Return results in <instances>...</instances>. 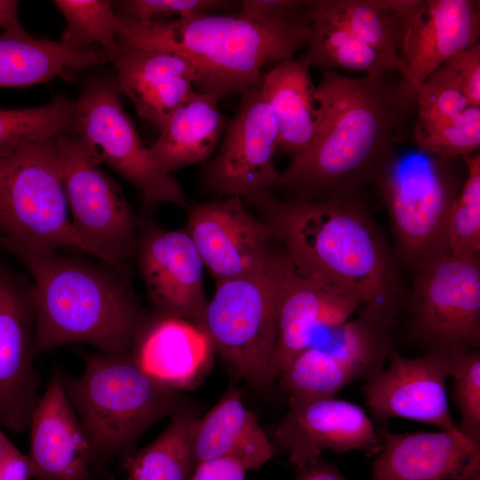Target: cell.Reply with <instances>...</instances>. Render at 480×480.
Wrapping results in <instances>:
<instances>
[{
    "label": "cell",
    "mask_w": 480,
    "mask_h": 480,
    "mask_svg": "<svg viewBox=\"0 0 480 480\" xmlns=\"http://www.w3.org/2000/svg\"><path fill=\"white\" fill-rule=\"evenodd\" d=\"M388 75L322 71L314 91L315 137L276 188L309 200H356L365 188H379L398 158L396 130L416 107L415 89Z\"/></svg>",
    "instance_id": "6da1fadb"
},
{
    "label": "cell",
    "mask_w": 480,
    "mask_h": 480,
    "mask_svg": "<svg viewBox=\"0 0 480 480\" xmlns=\"http://www.w3.org/2000/svg\"><path fill=\"white\" fill-rule=\"evenodd\" d=\"M244 199L261 213L295 273L391 318L400 295L383 238L356 200L280 201L268 190Z\"/></svg>",
    "instance_id": "7a4b0ae2"
},
{
    "label": "cell",
    "mask_w": 480,
    "mask_h": 480,
    "mask_svg": "<svg viewBox=\"0 0 480 480\" xmlns=\"http://www.w3.org/2000/svg\"><path fill=\"white\" fill-rule=\"evenodd\" d=\"M309 35V9L287 17L268 18L237 10L194 14L171 22L137 23L119 16L116 21L119 50L178 55L193 69L197 91L219 100L255 85L268 65L292 59L307 47Z\"/></svg>",
    "instance_id": "3957f363"
},
{
    "label": "cell",
    "mask_w": 480,
    "mask_h": 480,
    "mask_svg": "<svg viewBox=\"0 0 480 480\" xmlns=\"http://www.w3.org/2000/svg\"><path fill=\"white\" fill-rule=\"evenodd\" d=\"M10 252L32 279L37 355L71 344L105 354L134 348L149 320L124 276L58 252Z\"/></svg>",
    "instance_id": "277c9868"
},
{
    "label": "cell",
    "mask_w": 480,
    "mask_h": 480,
    "mask_svg": "<svg viewBox=\"0 0 480 480\" xmlns=\"http://www.w3.org/2000/svg\"><path fill=\"white\" fill-rule=\"evenodd\" d=\"M84 362L79 377L60 374L61 382L99 473L132 453L151 426L185 405L178 390L145 372L132 351L87 354Z\"/></svg>",
    "instance_id": "5b68a950"
},
{
    "label": "cell",
    "mask_w": 480,
    "mask_h": 480,
    "mask_svg": "<svg viewBox=\"0 0 480 480\" xmlns=\"http://www.w3.org/2000/svg\"><path fill=\"white\" fill-rule=\"evenodd\" d=\"M293 267L284 250L275 251L259 271L216 284L198 328L236 374L258 389L277 376L278 311Z\"/></svg>",
    "instance_id": "8992f818"
},
{
    "label": "cell",
    "mask_w": 480,
    "mask_h": 480,
    "mask_svg": "<svg viewBox=\"0 0 480 480\" xmlns=\"http://www.w3.org/2000/svg\"><path fill=\"white\" fill-rule=\"evenodd\" d=\"M55 138L0 158V244L9 251L71 248L94 257L69 217Z\"/></svg>",
    "instance_id": "52a82bcc"
},
{
    "label": "cell",
    "mask_w": 480,
    "mask_h": 480,
    "mask_svg": "<svg viewBox=\"0 0 480 480\" xmlns=\"http://www.w3.org/2000/svg\"><path fill=\"white\" fill-rule=\"evenodd\" d=\"M116 79L99 76L85 82L74 100L69 132L99 164H105L148 202L188 208L179 182L155 160L124 110Z\"/></svg>",
    "instance_id": "ba28073f"
},
{
    "label": "cell",
    "mask_w": 480,
    "mask_h": 480,
    "mask_svg": "<svg viewBox=\"0 0 480 480\" xmlns=\"http://www.w3.org/2000/svg\"><path fill=\"white\" fill-rule=\"evenodd\" d=\"M451 160L423 153L398 157L379 186L399 252L414 271L450 254L448 218L462 185Z\"/></svg>",
    "instance_id": "9c48e42d"
},
{
    "label": "cell",
    "mask_w": 480,
    "mask_h": 480,
    "mask_svg": "<svg viewBox=\"0 0 480 480\" xmlns=\"http://www.w3.org/2000/svg\"><path fill=\"white\" fill-rule=\"evenodd\" d=\"M55 141L75 230L95 258L124 276L138 241L130 204L75 136L66 132Z\"/></svg>",
    "instance_id": "30bf717a"
},
{
    "label": "cell",
    "mask_w": 480,
    "mask_h": 480,
    "mask_svg": "<svg viewBox=\"0 0 480 480\" xmlns=\"http://www.w3.org/2000/svg\"><path fill=\"white\" fill-rule=\"evenodd\" d=\"M391 318L364 308L327 330L324 340L298 355L279 375L289 397H334L348 384L383 368L391 351Z\"/></svg>",
    "instance_id": "8fae6325"
},
{
    "label": "cell",
    "mask_w": 480,
    "mask_h": 480,
    "mask_svg": "<svg viewBox=\"0 0 480 480\" xmlns=\"http://www.w3.org/2000/svg\"><path fill=\"white\" fill-rule=\"evenodd\" d=\"M413 324L431 350L462 352L480 343V259L443 255L415 270Z\"/></svg>",
    "instance_id": "7c38bea8"
},
{
    "label": "cell",
    "mask_w": 480,
    "mask_h": 480,
    "mask_svg": "<svg viewBox=\"0 0 480 480\" xmlns=\"http://www.w3.org/2000/svg\"><path fill=\"white\" fill-rule=\"evenodd\" d=\"M241 96L236 113L226 124L220 147L200 174L204 191L224 197L244 198L276 188L280 178L274 164L278 126L264 99L261 80Z\"/></svg>",
    "instance_id": "4fadbf2b"
},
{
    "label": "cell",
    "mask_w": 480,
    "mask_h": 480,
    "mask_svg": "<svg viewBox=\"0 0 480 480\" xmlns=\"http://www.w3.org/2000/svg\"><path fill=\"white\" fill-rule=\"evenodd\" d=\"M31 284L0 266V426L28 428L40 395Z\"/></svg>",
    "instance_id": "5bb4252c"
},
{
    "label": "cell",
    "mask_w": 480,
    "mask_h": 480,
    "mask_svg": "<svg viewBox=\"0 0 480 480\" xmlns=\"http://www.w3.org/2000/svg\"><path fill=\"white\" fill-rule=\"evenodd\" d=\"M242 199L228 196L188 206L185 230L216 284L260 270L276 251L267 225Z\"/></svg>",
    "instance_id": "9a60e30c"
},
{
    "label": "cell",
    "mask_w": 480,
    "mask_h": 480,
    "mask_svg": "<svg viewBox=\"0 0 480 480\" xmlns=\"http://www.w3.org/2000/svg\"><path fill=\"white\" fill-rule=\"evenodd\" d=\"M456 353L431 350L409 358L392 351L388 365L366 379L364 393L369 409L380 418H403L460 431L451 415L446 392Z\"/></svg>",
    "instance_id": "2e32d148"
},
{
    "label": "cell",
    "mask_w": 480,
    "mask_h": 480,
    "mask_svg": "<svg viewBox=\"0 0 480 480\" xmlns=\"http://www.w3.org/2000/svg\"><path fill=\"white\" fill-rule=\"evenodd\" d=\"M138 268L158 316L187 320L197 327L207 300L203 260L186 230L149 225L138 236Z\"/></svg>",
    "instance_id": "e0dca14e"
},
{
    "label": "cell",
    "mask_w": 480,
    "mask_h": 480,
    "mask_svg": "<svg viewBox=\"0 0 480 480\" xmlns=\"http://www.w3.org/2000/svg\"><path fill=\"white\" fill-rule=\"evenodd\" d=\"M289 409L275 432L276 442L297 468L319 460L324 450L377 453L381 436L357 404L334 397H289Z\"/></svg>",
    "instance_id": "ac0fdd59"
},
{
    "label": "cell",
    "mask_w": 480,
    "mask_h": 480,
    "mask_svg": "<svg viewBox=\"0 0 480 480\" xmlns=\"http://www.w3.org/2000/svg\"><path fill=\"white\" fill-rule=\"evenodd\" d=\"M478 4L412 0L404 20L400 77L416 89L441 65L478 44Z\"/></svg>",
    "instance_id": "d6986e66"
},
{
    "label": "cell",
    "mask_w": 480,
    "mask_h": 480,
    "mask_svg": "<svg viewBox=\"0 0 480 480\" xmlns=\"http://www.w3.org/2000/svg\"><path fill=\"white\" fill-rule=\"evenodd\" d=\"M374 480H480V444L460 431H380Z\"/></svg>",
    "instance_id": "ffe728a7"
},
{
    "label": "cell",
    "mask_w": 480,
    "mask_h": 480,
    "mask_svg": "<svg viewBox=\"0 0 480 480\" xmlns=\"http://www.w3.org/2000/svg\"><path fill=\"white\" fill-rule=\"evenodd\" d=\"M28 455L37 480H95L96 469L85 432L55 372L34 409Z\"/></svg>",
    "instance_id": "44dd1931"
},
{
    "label": "cell",
    "mask_w": 480,
    "mask_h": 480,
    "mask_svg": "<svg viewBox=\"0 0 480 480\" xmlns=\"http://www.w3.org/2000/svg\"><path fill=\"white\" fill-rule=\"evenodd\" d=\"M112 62L116 84L138 116L161 132L172 112L195 91L196 77L181 57L163 52L121 51Z\"/></svg>",
    "instance_id": "7402d4cb"
},
{
    "label": "cell",
    "mask_w": 480,
    "mask_h": 480,
    "mask_svg": "<svg viewBox=\"0 0 480 480\" xmlns=\"http://www.w3.org/2000/svg\"><path fill=\"white\" fill-rule=\"evenodd\" d=\"M361 306L356 299L298 276L289 277L279 305L276 370L279 376L320 332L343 324Z\"/></svg>",
    "instance_id": "603a6c76"
},
{
    "label": "cell",
    "mask_w": 480,
    "mask_h": 480,
    "mask_svg": "<svg viewBox=\"0 0 480 480\" xmlns=\"http://www.w3.org/2000/svg\"><path fill=\"white\" fill-rule=\"evenodd\" d=\"M241 389L231 387L193 430L195 467L215 459L233 460L246 471L257 469L276 453L254 413L244 407Z\"/></svg>",
    "instance_id": "cb8c5ba5"
},
{
    "label": "cell",
    "mask_w": 480,
    "mask_h": 480,
    "mask_svg": "<svg viewBox=\"0 0 480 480\" xmlns=\"http://www.w3.org/2000/svg\"><path fill=\"white\" fill-rule=\"evenodd\" d=\"M212 350L209 338L194 324L157 316L149 320L132 352L145 372L179 391L203 375Z\"/></svg>",
    "instance_id": "d4e9b609"
},
{
    "label": "cell",
    "mask_w": 480,
    "mask_h": 480,
    "mask_svg": "<svg viewBox=\"0 0 480 480\" xmlns=\"http://www.w3.org/2000/svg\"><path fill=\"white\" fill-rule=\"evenodd\" d=\"M109 61L100 48L74 50L60 41L36 38L25 29L0 35V87H27Z\"/></svg>",
    "instance_id": "484cf974"
},
{
    "label": "cell",
    "mask_w": 480,
    "mask_h": 480,
    "mask_svg": "<svg viewBox=\"0 0 480 480\" xmlns=\"http://www.w3.org/2000/svg\"><path fill=\"white\" fill-rule=\"evenodd\" d=\"M219 101L195 90L172 112L158 139L148 147L165 172L172 173L212 158L227 124Z\"/></svg>",
    "instance_id": "4316f807"
},
{
    "label": "cell",
    "mask_w": 480,
    "mask_h": 480,
    "mask_svg": "<svg viewBox=\"0 0 480 480\" xmlns=\"http://www.w3.org/2000/svg\"><path fill=\"white\" fill-rule=\"evenodd\" d=\"M261 90L278 126L277 148L295 156L311 144L316 131L315 86L299 60L276 63L261 79Z\"/></svg>",
    "instance_id": "83f0119b"
},
{
    "label": "cell",
    "mask_w": 480,
    "mask_h": 480,
    "mask_svg": "<svg viewBox=\"0 0 480 480\" xmlns=\"http://www.w3.org/2000/svg\"><path fill=\"white\" fill-rule=\"evenodd\" d=\"M412 0H313V10L349 29L400 71L404 20Z\"/></svg>",
    "instance_id": "f1b7e54d"
},
{
    "label": "cell",
    "mask_w": 480,
    "mask_h": 480,
    "mask_svg": "<svg viewBox=\"0 0 480 480\" xmlns=\"http://www.w3.org/2000/svg\"><path fill=\"white\" fill-rule=\"evenodd\" d=\"M198 419L184 406L150 444L122 460L128 480H190L195 468L192 436Z\"/></svg>",
    "instance_id": "f546056e"
},
{
    "label": "cell",
    "mask_w": 480,
    "mask_h": 480,
    "mask_svg": "<svg viewBox=\"0 0 480 480\" xmlns=\"http://www.w3.org/2000/svg\"><path fill=\"white\" fill-rule=\"evenodd\" d=\"M312 4V2H311ZM310 35L306 52L299 60L308 68L344 69L366 74L396 71L370 44L349 29L309 8Z\"/></svg>",
    "instance_id": "4dcf8cb0"
},
{
    "label": "cell",
    "mask_w": 480,
    "mask_h": 480,
    "mask_svg": "<svg viewBox=\"0 0 480 480\" xmlns=\"http://www.w3.org/2000/svg\"><path fill=\"white\" fill-rule=\"evenodd\" d=\"M74 100L56 96L42 106L0 108V158L16 149L68 132Z\"/></svg>",
    "instance_id": "1f68e13d"
},
{
    "label": "cell",
    "mask_w": 480,
    "mask_h": 480,
    "mask_svg": "<svg viewBox=\"0 0 480 480\" xmlns=\"http://www.w3.org/2000/svg\"><path fill=\"white\" fill-rule=\"evenodd\" d=\"M66 20L60 42L74 50L100 47L110 62L119 55L116 38V13L108 0H55Z\"/></svg>",
    "instance_id": "d6a6232c"
},
{
    "label": "cell",
    "mask_w": 480,
    "mask_h": 480,
    "mask_svg": "<svg viewBox=\"0 0 480 480\" xmlns=\"http://www.w3.org/2000/svg\"><path fill=\"white\" fill-rule=\"evenodd\" d=\"M467 174L448 218L449 253L458 257L480 255V154L462 156Z\"/></svg>",
    "instance_id": "836d02e7"
},
{
    "label": "cell",
    "mask_w": 480,
    "mask_h": 480,
    "mask_svg": "<svg viewBox=\"0 0 480 480\" xmlns=\"http://www.w3.org/2000/svg\"><path fill=\"white\" fill-rule=\"evenodd\" d=\"M412 140L431 156L452 159L475 153L480 147V107L470 106L439 124L413 131Z\"/></svg>",
    "instance_id": "e575fe53"
},
{
    "label": "cell",
    "mask_w": 480,
    "mask_h": 480,
    "mask_svg": "<svg viewBox=\"0 0 480 480\" xmlns=\"http://www.w3.org/2000/svg\"><path fill=\"white\" fill-rule=\"evenodd\" d=\"M470 106L452 79L438 68L416 89L418 115L413 131L439 124Z\"/></svg>",
    "instance_id": "d590c367"
},
{
    "label": "cell",
    "mask_w": 480,
    "mask_h": 480,
    "mask_svg": "<svg viewBox=\"0 0 480 480\" xmlns=\"http://www.w3.org/2000/svg\"><path fill=\"white\" fill-rule=\"evenodd\" d=\"M451 377L460 410L461 433L480 444V354L476 349L457 352Z\"/></svg>",
    "instance_id": "8d00e7d4"
},
{
    "label": "cell",
    "mask_w": 480,
    "mask_h": 480,
    "mask_svg": "<svg viewBox=\"0 0 480 480\" xmlns=\"http://www.w3.org/2000/svg\"><path fill=\"white\" fill-rule=\"evenodd\" d=\"M117 16L137 23H148L159 15L186 17L216 12H232L239 9V1L228 0H125L114 2Z\"/></svg>",
    "instance_id": "74e56055"
},
{
    "label": "cell",
    "mask_w": 480,
    "mask_h": 480,
    "mask_svg": "<svg viewBox=\"0 0 480 480\" xmlns=\"http://www.w3.org/2000/svg\"><path fill=\"white\" fill-rule=\"evenodd\" d=\"M441 68L455 83L469 103L480 107V45L459 52Z\"/></svg>",
    "instance_id": "f35d334b"
},
{
    "label": "cell",
    "mask_w": 480,
    "mask_h": 480,
    "mask_svg": "<svg viewBox=\"0 0 480 480\" xmlns=\"http://www.w3.org/2000/svg\"><path fill=\"white\" fill-rule=\"evenodd\" d=\"M310 4L305 0H242L238 10L262 17H287L308 11Z\"/></svg>",
    "instance_id": "ab89813d"
},
{
    "label": "cell",
    "mask_w": 480,
    "mask_h": 480,
    "mask_svg": "<svg viewBox=\"0 0 480 480\" xmlns=\"http://www.w3.org/2000/svg\"><path fill=\"white\" fill-rule=\"evenodd\" d=\"M245 468L228 459H215L197 464L190 480H244Z\"/></svg>",
    "instance_id": "60d3db41"
},
{
    "label": "cell",
    "mask_w": 480,
    "mask_h": 480,
    "mask_svg": "<svg viewBox=\"0 0 480 480\" xmlns=\"http://www.w3.org/2000/svg\"><path fill=\"white\" fill-rule=\"evenodd\" d=\"M31 465L27 454L15 448L0 462V480H31Z\"/></svg>",
    "instance_id": "b9f144b4"
},
{
    "label": "cell",
    "mask_w": 480,
    "mask_h": 480,
    "mask_svg": "<svg viewBox=\"0 0 480 480\" xmlns=\"http://www.w3.org/2000/svg\"><path fill=\"white\" fill-rule=\"evenodd\" d=\"M296 480H347L332 464L318 460L298 468Z\"/></svg>",
    "instance_id": "7bdbcfd3"
},
{
    "label": "cell",
    "mask_w": 480,
    "mask_h": 480,
    "mask_svg": "<svg viewBox=\"0 0 480 480\" xmlns=\"http://www.w3.org/2000/svg\"><path fill=\"white\" fill-rule=\"evenodd\" d=\"M0 28L4 31L24 29L20 21L18 1L0 0Z\"/></svg>",
    "instance_id": "ee69618b"
},
{
    "label": "cell",
    "mask_w": 480,
    "mask_h": 480,
    "mask_svg": "<svg viewBox=\"0 0 480 480\" xmlns=\"http://www.w3.org/2000/svg\"><path fill=\"white\" fill-rule=\"evenodd\" d=\"M15 448H17L5 436L0 428V462Z\"/></svg>",
    "instance_id": "f6af8a7d"
}]
</instances>
